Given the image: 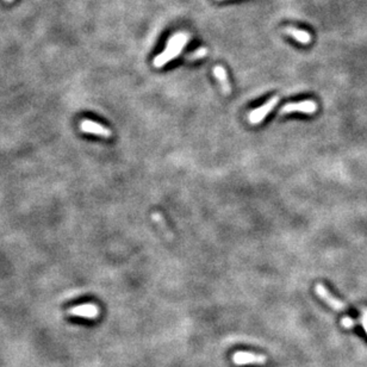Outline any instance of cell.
<instances>
[{"instance_id":"6da1fadb","label":"cell","mask_w":367,"mask_h":367,"mask_svg":"<svg viewBox=\"0 0 367 367\" xmlns=\"http://www.w3.org/2000/svg\"><path fill=\"white\" fill-rule=\"evenodd\" d=\"M188 40H190V35L186 33H178L173 35L168 40V43L164 52L155 57L153 65L156 68H161V67L167 65L168 62H171L172 60L180 55L183 49L188 43Z\"/></svg>"},{"instance_id":"7a4b0ae2","label":"cell","mask_w":367,"mask_h":367,"mask_svg":"<svg viewBox=\"0 0 367 367\" xmlns=\"http://www.w3.org/2000/svg\"><path fill=\"white\" fill-rule=\"evenodd\" d=\"M278 100H279L278 97L271 98L267 103H265L264 105H261V106L257 107L255 110L250 112V114H248V120H250V123L259 124L263 122L265 118L267 117V114H269L271 111L276 107V105L278 104Z\"/></svg>"},{"instance_id":"3957f363","label":"cell","mask_w":367,"mask_h":367,"mask_svg":"<svg viewBox=\"0 0 367 367\" xmlns=\"http://www.w3.org/2000/svg\"><path fill=\"white\" fill-rule=\"evenodd\" d=\"M232 361H234L236 365L242 366L247 365V363H255V365H264L266 363L267 358L264 355V354H257L252 352H236L232 356Z\"/></svg>"},{"instance_id":"277c9868","label":"cell","mask_w":367,"mask_h":367,"mask_svg":"<svg viewBox=\"0 0 367 367\" xmlns=\"http://www.w3.org/2000/svg\"><path fill=\"white\" fill-rule=\"evenodd\" d=\"M317 111V104L314 100H303L299 103H289L282 107V113L290 112H302L306 114H312Z\"/></svg>"},{"instance_id":"5b68a950","label":"cell","mask_w":367,"mask_h":367,"mask_svg":"<svg viewBox=\"0 0 367 367\" xmlns=\"http://www.w3.org/2000/svg\"><path fill=\"white\" fill-rule=\"evenodd\" d=\"M315 292L320 298L323 299V301L327 303L328 305L331 306L334 310L336 311H344L346 310V305H344L343 302H341L340 299H337L336 297H334L331 293L328 291V289L322 284H317L315 286Z\"/></svg>"},{"instance_id":"8992f818","label":"cell","mask_w":367,"mask_h":367,"mask_svg":"<svg viewBox=\"0 0 367 367\" xmlns=\"http://www.w3.org/2000/svg\"><path fill=\"white\" fill-rule=\"evenodd\" d=\"M80 129L82 133L93 134V135L104 137V139H110V137L112 136V133H111V130L108 129V128L90 119L82 120L80 124Z\"/></svg>"},{"instance_id":"52a82bcc","label":"cell","mask_w":367,"mask_h":367,"mask_svg":"<svg viewBox=\"0 0 367 367\" xmlns=\"http://www.w3.org/2000/svg\"><path fill=\"white\" fill-rule=\"evenodd\" d=\"M67 312L72 316H76V317H84V318H90V320H94L95 317H98L99 312L100 311H99V308L95 304L86 303V304L73 306V308L69 309Z\"/></svg>"},{"instance_id":"ba28073f","label":"cell","mask_w":367,"mask_h":367,"mask_svg":"<svg viewBox=\"0 0 367 367\" xmlns=\"http://www.w3.org/2000/svg\"><path fill=\"white\" fill-rule=\"evenodd\" d=\"M213 74H215L217 80H218L219 84H221L223 92H224L225 94L230 93L231 88H230V84H229L228 75H226L225 69L223 68L222 66H216L215 68H213Z\"/></svg>"},{"instance_id":"9c48e42d","label":"cell","mask_w":367,"mask_h":367,"mask_svg":"<svg viewBox=\"0 0 367 367\" xmlns=\"http://www.w3.org/2000/svg\"><path fill=\"white\" fill-rule=\"evenodd\" d=\"M286 34L291 35V36L295 38L296 41H298L299 43L303 44H309L311 42V35L306 33L304 30H299V29L296 28H287Z\"/></svg>"},{"instance_id":"30bf717a","label":"cell","mask_w":367,"mask_h":367,"mask_svg":"<svg viewBox=\"0 0 367 367\" xmlns=\"http://www.w3.org/2000/svg\"><path fill=\"white\" fill-rule=\"evenodd\" d=\"M206 55H207V50L205 49V48H199V49L196 50V52H194V53L190 54V55L187 56V59L192 61V60H199V59H202V57L206 56Z\"/></svg>"},{"instance_id":"8fae6325","label":"cell","mask_w":367,"mask_h":367,"mask_svg":"<svg viewBox=\"0 0 367 367\" xmlns=\"http://www.w3.org/2000/svg\"><path fill=\"white\" fill-rule=\"evenodd\" d=\"M341 323H342L344 328H348V329H350V328H353L354 325H355L356 322L352 320L350 317H343L342 321H341Z\"/></svg>"},{"instance_id":"7c38bea8","label":"cell","mask_w":367,"mask_h":367,"mask_svg":"<svg viewBox=\"0 0 367 367\" xmlns=\"http://www.w3.org/2000/svg\"><path fill=\"white\" fill-rule=\"evenodd\" d=\"M361 323H362V327H363V329H365V331H366V333H367V309H365V310H363V311H362Z\"/></svg>"},{"instance_id":"4fadbf2b","label":"cell","mask_w":367,"mask_h":367,"mask_svg":"<svg viewBox=\"0 0 367 367\" xmlns=\"http://www.w3.org/2000/svg\"><path fill=\"white\" fill-rule=\"evenodd\" d=\"M6 2H12V0H6Z\"/></svg>"}]
</instances>
